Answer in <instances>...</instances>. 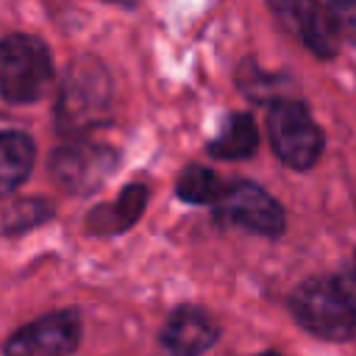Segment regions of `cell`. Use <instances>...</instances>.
<instances>
[{
  "mask_svg": "<svg viewBox=\"0 0 356 356\" xmlns=\"http://www.w3.org/2000/svg\"><path fill=\"white\" fill-rule=\"evenodd\" d=\"M111 75L95 56H78L70 61L58 97H56V131L61 136H83L111 120Z\"/></svg>",
  "mask_w": 356,
  "mask_h": 356,
  "instance_id": "6da1fadb",
  "label": "cell"
},
{
  "mask_svg": "<svg viewBox=\"0 0 356 356\" xmlns=\"http://www.w3.org/2000/svg\"><path fill=\"white\" fill-rule=\"evenodd\" d=\"M267 134L275 156L292 170H309L317 164L325 136L312 120V111L300 100L275 97L267 108Z\"/></svg>",
  "mask_w": 356,
  "mask_h": 356,
  "instance_id": "7a4b0ae2",
  "label": "cell"
},
{
  "mask_svg": "<svg viewBox=\"0 0 356 356\" xmlns=\"http://www.w3.org/2000/svg\"><path fill=\"white\" fill-rule=\"evenodd\" d=\"M53 75V58L42 39L11 33L0 44V89L8 103H31L42 97Z\"/></svg>",
  "mask_w": 356,
  "mask_h": 356,
  "instance_id": "3957f363",
  "label": "cell"
},
{
  "mask_svg": "<svg viewBox=\"0 0 356 356\" xmlns=\"http://www.w3.org/2000/svg\"><path fill=\"white\" fill-rule=\"evenodd\" d=\"M292 317L323 339H348L356 334V317L337 278H309L289 298Z\"/></svg>",
  "mask_w": 356,
  "mask_h": 356,
  "instance_id": "277c9868",
  "label": "cell"
},
{
  "mask_svg": "<svg viewBox=\"0 0 356 356\" xmlns=\"http://www.w3.org/2000/svg\"><path fill=\"white\" fill-rule=\"evenodd\" d=\"M214 217L225 225H236L259 236H281L286 228L284 206L259 184L245 178L225 184L220 200L214 203Z\"/></svg>",
  "mask_w": 356,
  "mask_h": 356,
  "instance_id": "5b68a950",
  "label": "cell"
},
{
  "mask_svg": "<svg viewBox=\"0 0 356 356\" xmlns=\"http://www.w3.org/2000/svg\"><path fill=\"white\" fill-rule=\"evenodd\" d=\"M117 167V150L97 142H67L53 150L50 156V172L58 186H64L72 195H92L103 186V181Z\"/></svg>",
  "mask_w": 356,
  "mask_h": 356,
  "instance_id": "8992f818",
  "label": "cell"
},
{
  "mask_svg": "<svg viewBox=\"0 0 356 356\" xmlns=\"http://www.w3.org/2000/svg\"><path fill=\"white\" fill-rule=\"evenodd\" d=\"M81 342V317L75 309L50 312L17 328L6 345V356H70Z\"/></svg>",
  "mask_w": 356,
  "mask_h": 356,
  "instance_id": "52a82bcc",
  "label": "cell"
},
{
  "mask_svg": "<svg viewBox=\"0 0 356 356\" xmlns=\"http://www.w3.org/2000/svg\"><path fill=\"white\" fill-rule=\"evenodd\" d=\"M273 11L284 14L286 25H292L303 44L320 58L337 56L345 44L334 3H273Z\"/></svg>",
  "mask_w": 356,
  "mask_h": 356,
  "instance_id": "ba28073f",
  "label": "cell"
},
{
  "mask_svg": "<svg viewBox=\"0 0 356 356\" xmlns=\"http://www.w3.org/2000/svg\"><path fill=\"white\" fill-rule=\"evenodd\" d=\"M217 339L220 325L197 306H178L161 328V345L170 356H203Z\"/></svg>",
  "mask_w": 356,
  "mask_h": 356,
  "instance_id": "9c48e42d",
  "label": "cell"
},
{
  "mask_svg": "<svg viewBox=\"0 0 356 356\" xmlns=\"http://www.w3.org/2000/svg\"><path fill=\"white\" fill-rule=\"evenodd\" d=\"M147 203V186L145 184H128L117 200L111 203H97L86 214V231L95 236H114L136 225Z\"/></svg>",
  "mask_w": 356,
  "mask_h": 356,
  "instance_id": "30bf717a",
  "label": "cell"
},
{
  "mask_svg": "<svg viewBox=\"0 0 356 356\" xmlns=\"http://www.w3.org/2000/svg\"><path fill=\"white\" fill-rule=\"evenodd\" d=\"M259 147V131H256V122L248 111H234L220 134L209 142V153L214 159H248L253 156Z\"/></svg>",
  "mask_w": 356,
  "mask_h": 356,
  "instance_id": "8fae6325",
  "label": "cell"
},
{
  "mask_svg": "<svg viewBox=\"0 0 356 356\" xmlns=\"http://www.w3.org/2000/svg\"><path fill=\"white\" fill-rule=\"evenodd\" d=\"M33 139L22 131H6L0 139V186L3 192H14L17 186H22V181L31 175L33 167Z\"/></svg>",
  "mask_w": 356,
  "mask_h": 356,
  "instance_id": "7c38bea8",
  "label": "cell"
},
{
  "mask_svg": "<svg viewBox=\"0 0 356 356\" xmlns=\"http://www.w3.org/2000/svg\"><path fill=\"white\" fill-rule=\"evenodd\" d=\"M222 189H225V184L209 167H200V164H186L175 181V192L186 203H211L214 206L220 200Z\"/></svg>",
  "mask_w": 356,
  "mask_h": 356,
  "instance_id": "4fadbf2b",
  "label": "cell"
},
{
  "mask_svg": "<svg viewBox=\"0 0 356 356\" xmlns=\"http://www.w3.org/2000/svg\"><path fill=\"white\" fill-rule=\"evenodd\" d=\"M53 217V206L42 197H17V200H6L3 209V234L14 236L22 231H31L42 222H47Z\"/></svg>",
  "mask_w": 356,
  "mask_h": 356,
  "instance_id": "5bb4252c",
  "label": "cell"
},
{
  "mask_svg": "<svg viewBox=\"0 0 356 356\" xmlns=\"http://www.w3.org/2000/svg\"><path fill=\"white\" fill-rule=\"evenodd\" d=\"M345 44H356V0H337L334 3Z\"/></svg>",
  "mask_w": 356,
  "mask_h": 356,
  "instance_id": "9a60e30c",
  "label": "cell"
},
{
  "mask_svg": "<svg viewBox=\"0 0 356 356\" xmlns=\"http://www.w3.org/2000/svg\"><path fill=\"white\" fill-rule=\"evenodd\" d=\"M337 284H339V289H342V295H345V300H348V306L356 317V270L337 275Z\"/></svg>",
  "mask_w": 356,
  "mask_h": 356,
  "instance_id": "2e32d148",
  "label": "cell"
},
{
  "mask_svg": "<svg viewBox=\"0 0 356 356\" xmlns=\"http://www.w3.org/2000/svg\"><path fill=\"white\" fill-rule=\"evenodd\" d=\"M259 356H281V353H275V350H267V353H259Z\"/></svg>",
  "mask_w": 356,
  "mask_h": 356,
  "instance_id": "e0dca14e",
  "label": "cell"
}]
</instances>
